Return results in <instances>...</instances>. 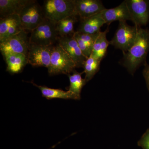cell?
Instances as JSON below:
<instances>
[{"label": "cell", "mask_w": 149, "mask_h": 149, "mask_svg": "<svg viewBox=\"0 0 149 149\" xmlns=\"http://www.w3.org/2000/svg\"><path fill=\"white\" fill-rule=\"evenodd\" d=\"M149 52V29L139 27L136 42L127 52L123 53V65L133 74L141 65L145 64Z\"/></svg>", "instance_id": "obj_1"}, {"label": "cell", "mask_w": 149, "mask_h": 149, "mask_svg": "<svg viewBox=\"0 0 149 149\" xmlns=\"http://www.w3.org/2000/svg\"><path fill=\"white\" fill-rule=\"evenodd\" d=\"M75 0H46L43 8L46 18L57 23L63 19L75 15Z\"/></svg>", "instance_id": "obj_2"}, {"label": "cell", "mask_w": 149, "mask_h": 149, "mask_svg": "<svg viewBox=\"0 0 149 149\" xmlns=\"http://www.w3.org/2000/svg\"><path fill=\"white\" fill-rule=\"evenodd\" d=\"M76 65L69 55L58 45L53 47L50 63L47 68L51 76L63 74H68L73 72Z\"/></svg>", "instance_id": "obj_3"}, {"label": "cell", "mask_w": 149, "mask_h": 149, "mask_svg": "<svg viewBox=\"0 0 149 149\" xmlns=\"http://www.w3.org/2000/svg\"><path fill=\"white\" fill-rule=\"evenodd\" d=\"M59 37L56 23L46 18L39 26L31 31L29 42L32 45L52 46L57 42Z\"/></svg>", "instance_id": "obj_4"}, {"label": "cell", "mask_w": 149, "mask_h": 149, "mask_svg": "<svg viewBox=\"0 0 149 149\" xmlns=\"http://www.w3.org/2000/svg\"><path fill=\"white\" fill-rule=\"evenodd\" d=\"M139 27L128 25L126 21L119 22L118 27L114 37L109 42L110 45L122 51L125 53L131 48L136 42Z\"/></svg>", "instance_id": "obj_5"}, {"label": "cell", "mask_w": 149, "mask_h": 149, "mask_svg": "<svg viewBox=\"0 0 149 149\" xmlns=\"http://www.w3.org/2000/svg\"><path fill=\"white\" fill-rule=\"evenodd\" d=\"M19 16L23 29L26 31L34 30L46 18L43 7L35 0L23 10Z\"/></svg>", "instance_id": "obj_6"}, {"label": "cell", "mask_w": 149, "mask_h": 149, "mask_svg": "<svg viewBox=\"0 0 149 149\" xmlns=\"http://www.w3.org/2000/svg\"><path fill=\"white\" fill-rule=\"evenodd\" d=\"M30 44L29 37L26 30L19 32L0 43L1 54L14 53L27 56Z\"/></svg>", "instance_id": "obj_7"}, {"label": "cell", "mask_w": 149, "mask_h": 149, "mask_svg": "<svg viewBox=\"0 0 149 149\" xmlns=\"http://www.w3.org/2000/svg\"><path fill=\"white\" fill-rule=\"evenodd\" d=\"M132 21L137 27L146 26L149 21V1L125 0Z\"/></svg>", "instance_id": "obj_8"}, {"label": "cell", "mask_w": 149, "mask_h": 149, "mask_svg": "<svg viewBox=\"0 0 149 149\" xmlns=\"http://www.w3.org/2000/svg\"><path fill=\"white\" fill-rule=\"evenodd\" d=\"M53 47L30 45L27 56L28 63L32 66L48 68L50 63Z\"/></svg>", "instance_id": "obj_9"}, {"label": "cell", "mask_w": 149, "mask_h": 149, "mask_svg": "<svg viewBox=\"0 0 149 149\" xmlns=\"http://www.w3.org/2000/svg\"><path fill=\"white\" fill-rule=\"evenodd\" d=\"M59 45L69 55L76 65V67H83L84 63L87 59L75 39L72 37H59L57 41Z\"/></svg>", "instance_id": "obj_10"}, {"label": "cell", "mask_w": 149, "mask_h": 149, "mask_svg": "<svg viewBox=\"0 0 149 149\" xmlns=\"http://www.w3.org/2000/svg\"><path fill=\"white\" fill-rule=\"evenodd\" d=\"M23 30L20 17L18 15L0 19V43Z\"/></svg>", "instance_id": "obj_11"}, {"label": "cell", "mask_w": 149, "mask_h": 149, "mask_svg": "<svg viewBox=\"0 0 149 149\" xmlns=\"http://www.w3.org/2000/svg\"><path fill=\"white\" fill-rule=\"evenodd\" d=\"M74 4L75 15L80 19L95 15L106 9L100 0H75Z\"/></svg>", "instance_id": "obj_12"}, {"label": "cell", "mask_w": 149, "mask_h": 149, "mask_svg": "<svg viewBox=\"0 0 149 149\" xmlns=\"http://www.w3.org/2000/svg\"><path fill=\"white\" fill-rule=\"evenodd\" d=\"M108 25L113 22L132 21L129 10L125 1L114 8L105 9L98 13Z\"/></svg>", "instance_id": "obj_13"}, {"label": "cell", "mask_w": 149, "mask_h": 149, "mask_svg": "<svg viewBox=\"0 0 149 149\" xmlns=\"http://www.w3.org/2000/svg\"><path fill=\"white\" fill-rule=\"evenodd\" d=\"M33 0H0V19L18 15H19Z\"/></svg>", "instance_id": "obj_14"}, {"label": "cell", "mask_w": 149, "mask_h": 149, "mask_svg": "<svg viewBox=\"0 0 149 149\" xmlns=\"http://www.w3.org/2000/svg\"><path fill=\"white\" fill-rule=\"evenodd\" d=\"M2 54L7 64L6 71L11 74L22 72L24 67L28 64L27 56L23 54L5 53Z\"/></svg>", "instance_id": "obj_15"}, {"label": "cell", "mask_w": 149, "mask_h": 149, "mask_svg": "<svg viewBox=\"0 0 149 149\" xmlns=\"http://www.w3.org/2000/svg\"><path fill=\"white\" fill-rule=\"evenodd\" d=\"M80 20L77 32L91 35L100 33L101 27L106 24L98 13Z\"/></svg>", "instance_id": "obj_16"}, {"label": "cell", "mask_w": 149, "mask_h": 149, "mask_svg": "<svg viewBox=\"0 0 149 149\" xmlns=\"http://www.w3.org/2000/svg\"><path fill=\"white\" fill-rule=\"evenodd\" d=\"M34 86H36L40 89L44 97L47 100L54 99H64V100H77V97L72 93L69 91H65L61 89H53L48 88L45 86H40L33 83L30 82Z\"/></svg>", "instance_id": "obj_17"}, {"label": "cell", "mask_w": 149, "mask_h": 149, "mask_svg": "<svg viewBox=\"0 0 149 149\" xmlns=\"http://www.w3.org/2000/svg\"><path fill=\"white\" fill-rule=\"evenodd\" d=\"M109 32V29L99 33L98 36L93 45L91 55L101 61L106 54L109 42L107 40V34Z\"/></svg>", "instance_id": "obj_18"}, {"label": "cell", "mask_w": 149, "mask_h": 149, "mask_svg": "<svg viewBox=\"0 0 149 149\" xmlns=\"http://www.w3.org/2000/svg\"><path fill=\"white\" fill-rule=\"evenodd\" d=\"M72 72V74H69L67 75L70 81L68 91L74 95L77 100H79L81 98V91L87 82L85 79L82 78V74L84 73L83 72L80 73L75 69Z\"/></svg>", "instance_id": "obj_19"}, {"label": "cell", "mask_w": 149, "mask_h": 149, "mask_svg": "<svg viewBox=\"0 0 149 149\" xmlns=\"http://www.w3.org/2000/svg\"><path fill=\"white\" fill-rule=\"evenodd\" d=\"M74 15L68 17L56 23V28L59 37H72L74 35V24L77 22Z\"/></svg>", "instance_id": "obj_20"}, {"label": "cell", "mask_w": 149, "mask_h": 149, "mask_svg": "<svg viewBox=\"0 0 149 149\" xmlns=\"http://www.w3.org/2000/svg\"><path fill=\"white\" fill-rule=\"evenodd\" d=\"M101 62L91 55L85 61L83 66L84 69L83 72L85 73V79L87 83L98 72Z\"/></svg>", "instance_id": "obj_21"}, {"label": "cell", "mask_w": 149, "mask_h": 149, "mask_svg": "<svg viewBox=\"0 0 149 149\" xmlns=\"http://www.w3.org/2000/svg\"><path fill=\"white\" fill-rule=\"evenodd\" d=\"M99 33L94 34V35H91V34L81 33V32H78L77 31L74 32V34L77 35L78 37H80L81 40L84 41L89 46V47L92 49V50H93L94 43L98 36Z\"/></svg>", "instance_id": "obj_22"}, {"label": "cell", "mask_w": 149, "mask_h": 149, "mask_svg": "<svg viewBox=\"0 0 149 149\" xmlns=\"http://www.w3.org/2000/svg\"><path fill=\"white\" fill-rule=\"evenodd\" d=\"M73 37L77 41V44L80 47V49L82 51L83 55L85 56L86 58H88L92 54V49L89 47V46L84 41L81 40L80 37H78L74 33L73 35Z\"/></svg>", "instance_id": "obj_23"}, {"label": "cell", "mask_w": 149, "mask_h": 149, "mask_svg": "<svg viewBox=\"0 0 149 149\" xmlns=\"http://www.w3.org/2000/svg\"><path fill=\"white\" fill-rule=\"evenodd\" d=\"M138 145L143 149H149V128L138 142Z\"/></svg>", "instance_id": "obj_24"}, {"label": "cell", "mask_w": 149, "mask_h": 149, "mask_svg": "<svg viewBox=\"0 0 149 149\" xmlns=\"http://www.w3.org/2000/svg\"><path fill=\"white\" fill-rule=\"evenodd\" d=\"M143 74L149 91V65L145 64V68L143 71Z\"/></svg>", "instance_id": "obj_25"}]
</instances>
